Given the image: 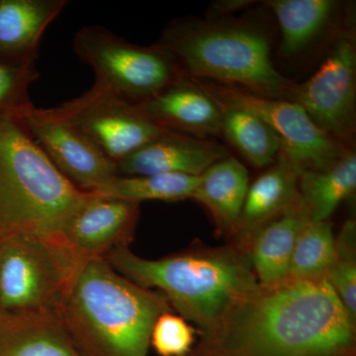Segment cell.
<instances>
[{
    "mask_svg": "<svg viewBox=\"0 0 356 356\" xmlns=\"http://www.w3.org/2000/svg\"><path fill=\"white\" fill-rule=\"evenodd\" d=\"M0 356H83L56 311L0 313Z\"/></svg>",
    "mask_w": 356,
    "mask_h": 356,
    "instance_id": "e0dca14e",
    "label": "cell"
},
{
    "mask_svg": "<svg viewBox=\"0 0 356 356\" xmlns=\"http://www.w3.org/2000/svg\"><path fill=\"white\" fill-rule=\"evenodd\" d=\"M67 3V0H0V58L36 64L44 31Z\"/></svg>",
    "mask_w": 356,
    "mask_h": 356,
    "instance_id": "2e32d148",
    "label": "cell"
},
{
    "mask_svg": "<svg viewBox=\"0 0 356 356\" xmlns=\"http://www.w3.org/2000/svg\"><path fill=\"white\" fill-rule=\"evenodd\" d=\"M188 356H356V322L325 277L234 300Z\"/></svg>",
    "mask_w": 356,
    "mask_h": 356,
    "instance_id": "6da1fadb",
    "label": "cell"
},
{
    "mask_svg": "<svg viewBox=\"0 0 356 356\" xmlns=\"http://www.w3.org/2000/svg\"><path fill=\"white\" fill-rule=\"evenodd\" d=\"M336 236L329 221H309L297 238L288 280H310L325 277L331 266Z\"/></svg>",
    "mask_w": 356,
    "mask_h": 356,
    "instance_id": "cb8c5ba5",
    "label": "cell"
},
{
    "mask_svg": "<svg viewBox=\"0 0 356 356\" xmlns=\"http://www.w3.org/2000/svg\"><path fill=\"white\" fill-rule=\"evenodd\" d=\"M248 186L247 168L229 156L213 163L199 177L191 199L210 213L220 234L229 236L240 216Z\"/></svg>",
    "mask_w": 356,
    "mask_h": 356,
    "instance_id": "d6986e66",
    "label": "cell"
},
{
    "mask_svg": "<svg viewBox=\"0 0 356 356\" xmlns=\"http://www.w3.org/2000/svg\"><path fill=\"white\" fill-rule=\"evenodd\" d=\"M299 201L312 222L329 221L339 204L356 189V154L348 152L325 170H304L299 177Z\"/></svg>",
    "mask_w": 356,
    "mask_h": 356,
    "instance_id": "44dd1931",
    "label": "cell"
},
{
    "mask_svg": "<svg viewBox=\"0 0 356 356\" xmlns=\"http://www.w3.org/2000/svg\"><path fill=\"white\" fill-rule=\"evenodd\" d=\"M105 259L136 284L163 293L172 310L197 325L200 334L209 331L234 300L259 285L247 252L233 243L158 259L120 248Z\"/></svg>",
    "mask_w": 356,
    "mask_h": 356,
    "instance_id": "3957f363",
    "label": "cell"
},
{
    "mask_svg": "<svg viewBox=\"0 0 356 356\" xmlns=\"http://www.w3.org/2000/svg\"><path fill=\"white\" fill-rule=\"evenodd\" d=\"M137 104L152 121L166 130L203 139L221 135V105L191 77H180Z\"/></svg>",
    "mask_w": 356,
    "mask_h": 356,
    "instance_id": "5bb4252c",
    "label": "cell"
},
{
    "mask_svg": "<svg viewBox=\"0 0 356 356\" xmlns=\"http://www.w3.org/2000/svg\"><path fill=\"white\" fill-rule=\"evenodd\" d=\"M229 154L214 140L168 130L146 146L117 163L120 177L180 173L200 177L213 163Z\"/></svg>",
    "mask_w": 356,
    "mask_h": 356,
    "instance_id": "4fadbf2b",
    "label": "cell"
},
{
    "mask_svg": "<svg viewBox=\"0 0 356 356\" xmlns=\"http://www.w3.org/2000/svg\"><path fill=\"white\" fill-rule=\"evenodd\" d=\"M72 47L79 60L92 67L96 86L132 102L147 99L185 76L158 43L131 44L100 26L81 28Z\"/></svg>",
    "mask_w": 356,
    "mask_h": 356,
    "instance_id": "52a82bcc",
    "label": "cell"
},
{
    "mask_svg": "<svg viewBox=\"0 0 356 356\" xmlns=\"http://www.w3.org/2000/svg\"><path fill=\"white\" fill-rule=\"evenodd\" d=\"M79 270L54 233L0 241V313L56 311Z\"/></svg>",
    "mask_w": 356,
    "mask_h": 356,
    "instance_id": "8992f818",
    "label": "cell"
},
{
    "mask_svg": "<svg viewBox=\"0 0 356 356\" xmlns=\"http://www.w3.org/2000/svg\"><path fill=\"white\" fill-rule=\"evenodd\" d=\"M281 32L280 51L296 57L310 48L332 25L337 8L334 0H268Z\"/></svg>",
    "mask_w": 356,
    "mask_h": 356,
    "instance_id": "ffe728a7",
    "label": "cell"
},
{
    "mask_svg": "<svg viewBox=\"0 0 356 356\" xmlns=\"http://www.w3.org/2000/svg\"><path fill=\"white\" fill-rule=\"evenodd\" d=\"M140 217V204L89 191L55 235L81 268L113 250L129 248Z\"/></svg>",
    "mask_w": 356,
    "mask_h": 356,
    "instance_id": "7c38bea8",
    "label": "cell"
},
{
    "mask_svg": "<svg viewBox=\"0 0 356 356\" xmlns=\"http://www.w3.org/2000/svg\"><path fill=\"white\" fill-rule=\"evenodd\" d=\"M289 100L302 107L313 123L343 143L355 132L356 42L353 29L337 33L317 72L293 86Z\"/></svg>",
    "mask_w": 356,
    "mask_h": 356,
    "instance_id": "9c48e42d",
    "label": "cell"
},
{
    "mask_svg": "<svg viewBox=\"0 0 356 356\" xmlns=\"http://www.w3.org/2000/svg\"><path fill=\"white\" fill-rule=\"evenodd\" d=\"M252 1L250 0H224V1H218L216 4H212L211 6L209 18H218L219 16L232 13V11L238 10L245 6H250Z\"/></svg>",
    "mask_w": 356,
    "mask_h": 356,
    "instance_id": "83f0119b",
    "label": "cell"
},
{
    "mask_svg": "<svg viewBox=\"0 0 356 356\" xmlns=\"http://www.w3.org/2000/svg\"><path fill=\"white\" fill-rule=\"evenodd\" d=\"M356 322V225L348 220L336 238L334 259L325 276Z\"/></svg>",
    "mask_w": 356,
    "mask_h": 356,
    "instance_id": "d4e9b609",
    "label": "cell"
},
{
    "mask_svg": "<svg viewBox=\"0 0 356 356\" xmlns=\"http://www.w3.org/2000/svg\"><path fill=\"white\" fill-rule=\"evenodd\" d=\"M39 77L36 64H19L0 58V113L20 114L32 106L28 89Z\"/></svg>",
    "mask_w": 356,
    "mask_h": 356,
    "instance_id": "484cf974",
    "label": "cell"
},
{
    "mask_svg": "<svg viewBox=\"0 0 356 356\" xmlns=\"http://www.w3.org/2000/svg\"><path fill=\"white\" fill-rule=\"evenodd\" d=\"M219 104L222 108L221 135L254 168L273 165L281 149L278 134L250 110Z\"/></svg>",
    "mask_w": 356,
    "mask_h": 356,
    "instance_id": "7402d4cb",
    "label": "cell"
},
{
    "mask_svg": "<svg viewBox=\"0 0 356 356\" xmlns=\"http://www.w3.org/2000/svg\"><path fill=\"white\" fill-rule=\"evenodd\" d=\"M158 44L191 79L289 100L294 83L274 67L268 40L252 26L217 18L177 20Z\"/></svg>",
    "mask_w": 356,
    "mask_h": 356,
    "instance_id": "277c9868",
    "label": "cell"
},
{
    "mask_svg": "<svg viewBox=\"0 0 356 356\" xmlns=\"http://www.w3.org/2000/svg\"><path fill=\"white\" fill-rule=\"evenodd\" d=\"M198 182L199 177L180 173H159L140 177L118 175L102 188L92 192L138 204L147 200L175 202L191 199Z\"/></svg>",
    "mask_w": 356,
    "mask_h": 356,
    "instance_id": "603a6c76",
    "label": "cell"
},
{
    "mask_svg": "<svg viewBox=\"0 0 356 356\" xmlns=\"http://www.w3.org/2000/svg\"><path fill=\"white\" fill-rule=\"evenodd\" d=\"M55 109L115 163L168 131L145 115L137 102L96 84Z\"/></svg>",
    "mask_w": 356,
    "mask_h": 356,
    "instance_id": "30bf717a",
    "label": "cell"
},
{
    "mask_svg": "<svg viewBox=\"0 0 356 356\" xmlns=\"http://www.w3.org/2000/svg\"><path fill=\"white\" fill-rule=\"evenodd\" d=\"M20 117L33 140L77 188L96 191L118 177L116 163L55 108L32 105Z\"/></svg>",
    "mask_w": 356,
    "mask_h": 356,
    "instance_id": "8fae6325",
    "label": "cell"
},
{
    "mask_svg": "<svg viewBox=\"0 0 356 356\" xmlns=\"http://www.w3.org/2000/svg\"><path fill=\"white\" fill-rule=\"evenodd\" d=\"M88 192L53 165L20 114L0 113V241L55 233Z\"/></svg>",
    "mask_w": 356,
    "mask_h": 356,
    "instance_id": "5b68a950",
    "label": "cell"
},
{
    "mask_svg": "<svg viewBox=\"0 0 356 356\" xmlns=\"http://www.w3.org/2000/svg\"><path fill=\"white\" fill-rule=\"evenodd\" d=\"M168 312L163 293L127 280L105 259L79 268L56 309L83 356H147L154 323Z\"/></svg>",
    "mask_w": 356,
    "mask_h": 356,
    "instance_id": "7a4b0ae2",
    "label": "cell"
},
{
    "mask_svg": "<svg viewBox=\"0 0 356 356\" xmlns=\"http://www.w3.org/2000/svg\"><path fill=\"white\" fill-rule=\"evenodd\" d=\"M309 221L299 201L254 234L247 252L259 285L273 286L288 280L297 238Z\"/></svg>",
    "mask_w": 356,
    "mask_h": 356,
    "instance_id": "ac0fdd59",
    "label": "cell"
},
{
    "mask_svg": "<svg viewBox=\"0 0 356 356\" xmlns=\"http://www.w3.org/2000/svg\"><path fill=\"white\" fill-rule=\"evenodd\" d=\"M194 81L218 102L242 107L264 119L280 136V151L301 172L325 170L350 152L321 131L305 110L291 100L261 97L236 86Z\"/></svg>",
    "mask_w": 356,
    "mask_h": 356,
    "instance_id": "ba28073f",
    "label": "cell"
},
{
    "mask_svg": "<svg viewBox=\"0 0 356 356\" xmlns=\"http://www.w3.org/2000/svg\"><path fill=\"white\" fill-rule=\"evenodd\" d=\"M195 334L184 318L168 312L154 323L149 346L159 356H188L195 343Z\"/></svg>",
    "mask_w": 356,
    "mask_h": 356,
    "instance_id": "4316f807",
    "label": "cell"
},
{
    "mask_svg": "<svg viewBox=\"0 0 356 356\" xmlns=\"http://www.w3.org/2000/svg\"><path fill=\"white\" fill-rule=\"evenodd\" d=\"M300 172L280 151L273 165L248 186L240 216L229 236L233 245L247 252L259 229L299 203Z\"/></svg>",
    "mask_w": 356,
    "mask_h": 356,
    "instance_id": "9a60e30c",
    "label": "cell"
}]
</instances>
